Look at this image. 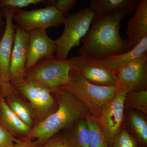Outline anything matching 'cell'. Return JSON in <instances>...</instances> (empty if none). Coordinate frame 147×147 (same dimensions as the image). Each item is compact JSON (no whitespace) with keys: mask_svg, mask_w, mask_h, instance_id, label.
Segmentation results:
<instances>
[{"mask_svg":"<svg viewBox=\"0 0 147 147\" xmlns=\"http://www.w3.org/2000/svg\"><path fill=\"white\" fill-rule=\"evenodd\" d=\"M133 12L129 9L110 15L95 13L88 31L82 39L81 57L98 60L129 51L126 40L120 34L122 19Z\"/></svg>","mask_w":147,"mask_h":147,"instance_id":"obj_1","label":"cell"},{"mask_svg":"<svg viewBox=\"0 0 147 147\" xmlns=\"http://www.w3.org/2000/svg\"><path fill=\"white\" fill-rule=\"evenodd\" d=\"M58 107L54 113L32 129L26 138L36 141L39 147L48 139L77 121L84 119L90 112L82 101L71 93L60 88L52 91Z\"/></svg>","mask_w":147,"mask_h":147,"instance_id":"obj_2","label":"cell"},{"mask_svg":"<svg viewBox=\"0 0 147 147\" xmlns=\"http://www.w3.org/2000/svg\"><path fill=\"white\" fill-rule=\"evenodd\" d=\"M61 88L78 98L86 106L90 115L98 119L105 106L115 96L119 87L94 85L73 68L69 71L68 82Z\"/></svg>","mask_w":147,"mask_h":147,"instance_id":"obj_3","label":"cell"},{"mask_svg":"<svg viewBox=\"0 0 147 147\" xmlns=\"http://www.w3.org/2000/svg\"><path fill=\"white\" fill-rule=\"evenodd\" d=\"M95 14V12L88 7L65 17L63 33L58 39L54 40L56 59H67L71 49L80 45V42L89 30Z\"/></svg>","mask_w":147,"mask_h":147,"instance_id":"obj_4","label":"cell"},{"mask_svg":"<svg viewBox=\"0 0 147 147\" xmlns=\"http://www.w3.org/2000/svg\"><path fill=\"white\" fill-rule=\"evenodd\" d=\"M76 57L65 60L57 59L55 57L45 58L27 70L26 79L41 83L53 91L68 82L69 71Z\"/></svg>","mask_w":147,"mask_h":147,"instance_id":"obj_5","label":"cell"},{"mask_svg":"<svg viewBox=\"0 0 147 147\" xmlns=\"http://www.w3.org/2000/svg\"><path fill=\"white\" fill-rule=\"evenodd\" d=\"M14 87L28 102L36 118L37 124L45 119L57 108V102L52 90L41 83L25 79Z\"/></svg>","mask_w":147,"mask_h":147,"instance_id":"obj_6","label":"cell"},{"mask_svg":"<svg viewBox=\"0 0 147 147\" xmlns=\"http://www.w3.org/2000/svg\"><path fill=\"white\" fill-rule=\"evenodd\" d=\"M66 16L53 6L30 11L19 9L13 14V21L25 31L58 27L63 24Z\"/></svg>","mask_w":147,"mask_h":147,"instance_id":"obj_7","label":"cell"},{"mask_svg":"<svg viewBox=\"0 0 147 147\" xmlns=\"http://www.w3.org/2000/svg\"><path fill=\"white\" fill-rule=\"evenodd\" d=\"M129 92L127 88L119 87L115 96L105 106L97 119L110 144H113L115 137L121 130L125 101Z\"/></svg>","mask_w":147,"mask_h":147,"instance_id":"obj_8","label":"cell"},{"mask_svg":"<svg viewBox=\"0 0 147 147\" xmlns=\"http://www.w3.org/2000/svg\"><path fill=\"white\" fill-rule=\"evenodd\" d=\"M5 8V29L0 40V86L3 96L7 93L12 86L9 81V69L15 34V25L13 24V17L14 13L19 10L11 7Z\"/></svg>","mask_w":147,"mask_h":147,"instance_id":"obj_9","label":"cell"},{"mask_svg":"<svg viewBox=\"0 0 147 147\" xmlns=\"http://www.w3.org/2000/svg\"><path fill=\"white\" fill-rule=\"evenodd\" d=\"M11 55L9 69L10 84L18 86L26 79V66L28 55L29 33L17 25Z\"/></svg>","mask_w":147,"mask_h":147,"instance_id":"obj_10","label":"cell"},{"mask_svg":"<svg viewBox=\"0 0 147 147\" xmlns=\"http://www.w3.org/2000/svg\"><path fill=\"white\" fill-rule=\"evenodd\" d=\"M119 87L129 92L146 90L147 53L116 70Z\"/></svg>","mask_w":147,"mask_h":147,"instance_id":"obj_11","label":"cell"},{"mask_svg":"<svg viewBox=\"0 0 147 147\" xmlns=\"http://www.w3.org/2000/svg\"><path fill=\"white\" fill-rule=\"evenodd\" d=\"M73 68L90 83L99 86H118L116 71L108 68L96 60L77 57Z\"/></svg>","mask_w":147,"mask_h":147,"instance_id":"obj_12","label":"cell"},{"mask_svg":"<svg viewBox=\"0 0 147 147\" xmlns=\"http://www.w3.org/2000/svg\"><path fill=\"white\" fill-rule=\"evenodd\" d=\"M45 29H37L28 32V55L26 68H32L45 58L54 57L56 53L54 40L47 35Z\"/></svg>","mask_w":147,"mask_h":147,"instance_id":"obj_13","label":"cell"},{"mask_svg":"<svg viewBox=\"0 0 147 147\" xmlns=\"http://www.w3.org/2000/svg\"><path fill=\"white\" fill-rule=\"evenodd\" d=\"M129 50L147 37V1L141 0L134 15L129 21L126 31Z\"/></svg>","mask_w":147,"mask_h":147,"instance_id":"obj_14","label":"cell"},{"mask_svg":"<svg viewBox=\"0 0 147 147\" xmlns=\"http://www.w3.org/2000/svg\"><path fill=\"white\" fill-rule=\"evenodd\" d=\"M6 103L22 121L32 129L37 124L36 118L30 105L18 90L13 86L4 96Z\"/></svg>","mask_w":147,"mask_h":147,"instance_id":"obj_15","label":"cell"},{"mask_svg":"<svg viewBox=\"0 0 147 147\" xmlns=\"http://www.w3.org/2000/svg\"><path fill=\"white\" fill-rule=\"evenodd\" d=\"M0 121L17 139L26 138L32 130L9 108L2 93L0 94Z\"/></svg>","mask_w":147,"mask_h":147,"instance_id":"obj_16","label":"cell"},{"mask_svg":"<svg viewBox=\"0 0 147 147\" xmlns=\"http://www.w3.org/2000/svg\"><path fill=\"white\" fill-rule=\"evenodd\" d=\"M147 53V37L142 39L135 47L127 52L102 58L98 62L113 70H117L123 66L141 57Z\"/></svg>","mask_w":147,"mask_h":147,"instance_id":"obj_17","label":"cell"},{"mask_svg":"<svg viewBox=\"0 0 147 147\" xmlns=\"http://www.w3.org/2000/svg\"><path fill=\"white\" fill-rule=\"evenodd\" d=\"M140 0H91L89 7L95 13L110 15L124 9L134 11Z\"/></svg>","mask_w":147,"mask_h":147,"instance_id":"obj_18","label":"cell"},{"mask_svg":"<svg viewBox=\"0 0 147 147\" xmlns=\"http://www.w3.org/2000/svg\"><path fill=\"white\" fill-rule=\"evenodd\" d=\"M63 135L69 147H89V136L85 118L76 121Z\"/></svg>","mask_w":147,"mask_h":147,"instance_id":"obj_19","label":"cell"},{"mask_svg":"<svg viewBox=\"0 0 147 147\" xmlns=\"http://www.w3.org/2000/svg\"><path fill=\"white\" fill-rule=\"evenodd\" d=\"M89 136V147H108V138L97 119L91 115L85 118Z\"/></svg>","mask_w":147,"mask_h":147,"instance_id":"obj_20","label":"cell"},{"mask_svg":"<svg viewBox=\"0 0 147 147\" xmlns=\"http://www.w3.org/2000/svg\"><path fill=\"white\" fill-rule=\"evenodd\" d=\"M125 106L134 108L147 114V91H132L126 95Z\"/></svg>","mask_w":147,"mask_h":147,"instance_id":"obj_21","label":"cell"},{"mask_svg":"<svg viewBox=\"0 0 147 147\" xmlns=\"http://www.w3.org/2000/svg\"><path fill=\"white\" fill-rule=\"evenodd\" d=\"M129 123L135 135L145 145L147 144V122L142 116L136 113L129 115Z\"/></svg>","mask_w":147,"mask_h":147,"instance_id":"obj_22","label":"cell"},{"mask_svg":"<svg viewBox=\"0 0 147 147\" xmlns=\"http://www.w3.org/2000/svg\"><path fill=\"white\" fill-rule=\"evenodd\" d=\"M113 144L114 147H137V143L134 137L126 129H122L117 134Z\"/></svg>","mask_w":147,"mask_h":147,"instance_id":"obj_23","label":"cell"},{"mask_svg":"<svg viewBox=\"0 0 147 147\" xmlns=\"http://www.w3.org/2000/svg\"><path fill=\"white\" fill-rule=\"evenodd\" d=\"M45 2L43 0H3L0 1V7L21 9L23 7L45 3Z\"/></svg>","mask_w":147,"mask_h":147,"instance_id":"obj_24","label":"cell"},{"mask_svg":"<svg viewBox=\"0 0 147 147\" xmlns=\"http://www.w3.org/2000/svg\"><path fill=\"white\" fill-rule=\"evenodd\" d=\"M77 1L76 0H57L45 1V3L48 6L55 7L64 16H67L69 11L75 7Z\"/></svg>","mask_w":147,"mask_h":147,"instance_id":"obj_25","label":"cell"},{"mask_svg":"<svg viewBox=\"0 0 147 147\" xmlns=\"http://www.w3.org/2000/svg\"><path fill=\"white\" fill-rule=\"evenodd\" d=\"M16 139L0 121V147H13Z\"/></svg>","mask_w":147,"mask_h":147,"instance_id":"obj_26","label":"cell"},{"mask_svg":"<svg viewBox=\"0 0 147 147\" xmlns=\"http://www.w3.org/2000/svg\"><path fill=\"white\" fill-rule=\"evenodd\" d=\"M40 147H69L63 135L55 134L50 137Z\"/></svg>","mask_w":147,"mask_h":147,"instance_id":"obj_27","label":"cell"},{"mask_svg":"<svg viewBox=\"0 0 147 147\" xmlns=\"http://www.w3.org/2000/svg\"><path fill=\"white\" fill-rule=\"evenodd\" d=\"M13 147H39L35 140L24 138L16 139Z\"/></svg>","mask_w":147,"mask_h":147,"instance_id":"obj_28","label":"cell"},{"mask_svg":"<svg viewBox=\"0 0 147 147\" xmlns=\"http://www.w3.org/2000/svg\"><path fill=\"white\" fill-rule=\"evenodd\" d=\"M2 93V89L1 86H0V94Z\"/></svg>","mask_w":147,"mask_h":147,"instance_id":"obj_29","label":"cell"},{"mask_svg":"<svg viewBox=\"0 0 147 147\" xmlns=\"http://www.w3.org/2000/svg\"><path fill=\"white\" fill-rule=\"evenodd\" d=\"M142 147L140 146V147Z\"/></svg>","mask_w":147,"mask_h":147,"instance_id":"obj_30","label":"cell"}]
</instances>
